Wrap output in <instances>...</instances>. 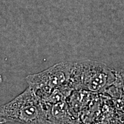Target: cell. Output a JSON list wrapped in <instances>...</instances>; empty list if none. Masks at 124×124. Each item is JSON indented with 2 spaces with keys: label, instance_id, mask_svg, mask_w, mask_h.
<instances>
[{
  "label": "cell",
  "instance_id": "obj_1",
  "mask_svg": "<svg viewBox=\"0 0 124 124\" xmlns=\"http://www.w3.org/2000/svg\"><path fill=\"white\" fill-rule=\"evenodd\" d=\"M48 107L28 87L11 101L0 106V124H46Z\"/></svg>",
  "mask_w": 124,
  "mask_h": 124
},
{
  "label": "cell",
  "instance_id": "obj_2",
  "mask_svg": "<svg viewBox=\"0 0 124 124\" xmlns=\"http://www.w3.org/2000/svg\"><path fill=\"white\" fill-rule=\"evenodd\" d=\"M116 80L114 69L105 63L86 60L73 62L69 86L71 89H83L94 93L106 91Z\"/></svg>",
  "mask_w": 124,
  "mask_h": 124
},
{
  "label": "cell",
  "instance_id": "obj_3",
  "mask_svg": "<svg viewBox=\"0 0 124 124\" xmlns=\"http://www.w3.org/2000/svg\"><path fill=\"white\" fill-rule=\"evenodd\" d=\"M73 62H62L39 73L27 76L28 87L44 101L54 90L69 86Z\"/></svg>",
  "mask_w": 124,
  "mask_h": 124
},
{
  "label": "cell",
  "instance_id": "obj_4",
  "mask_svg": "<svg viewBox=\"0 0 124 124\" xmlns=\"http://www.w3.org/2000/svg\"><path fill=\"white\" fill-rule=\"evenodd\" d=\"M47 124H80V121L71 113L64 101L49 105L47 111Z\"/></svg>",
  "mask_w": 124,
  "mask_h": 124
},
{
  "label": "cell",
  "instance_id": "obj_5",
  "mask_svg": "<svg viewBox=\"0 0 124 124\" xmlns=\"http://www.w3.org/2000/svg\"><path fill=\"white\" fill-rule=\"evenodd\" d=\"M116 80L114 84L124 92V70L114 69Z\"/></svg>",
  "mask_w": 124,
  "mask_h": 124
}]
</instances>
